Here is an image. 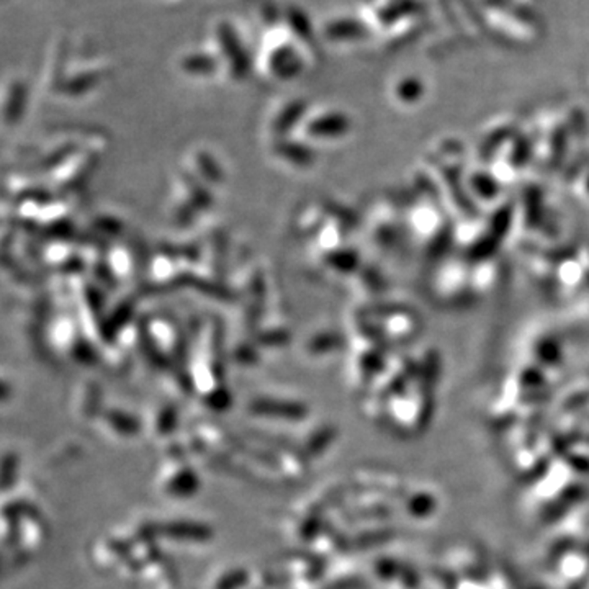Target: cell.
<instances>
[{"label": "cell", "instance_id": "6da1fadb", "mask_svg": "<svg viewBox=\"0 0 589 589\" xmlns=\"http://www.w3.org/2000/svg\"><path fill=\"white\" fill-rule=\"evenodd\" d=\"M314 61L302 43L286 32L282 20L277 27L270 28L260 36L256 64L260 74L272 82H292L302 77L308 64Z\"/></svg>", "mask_w": 589, "mask_h": 589}, {"label": "cell", "instance_id": "7a4b0ae2", "mask_svg": "<svg viewBox=\"0 0 589 589\" xmlns=\"http://www.w3.org/2000/svg\"><path fill=\"white\" fill-rule=\"evenodd\" d=\"M208 48L222 64L223 79L241 81L249 71V51L242 40L240 28L226 18H216L208 28Z\"/></svg>", "mask_w": 589, "mask_h": 589}, {"label": "cell", "instance_id": "3957f363", "mask_svg": "<svg viewBox=\"0 0 589 589\" xmlns=\"http://www.w3.org/2000/svg\"><path fill=\"white\" fill-rule=\"evenodd\" d=\"M177 69L182 76L195 81H212L213 77H223L222 64L208 46L180 54Z\"/></svg>", "mask_w": 589, "mask_h": 589}, {"label": "cell", "instance_id": "277c9868", "mask_svg": "<svg viewBox=\"0 0 589 589\" xmlns=\"http://www.w3.org/2000/svg\"><path fill=\"white\" fill-rule=\"evenodd\" d=\"M344 116L336 115L334 112H320L313 118H304L298 125L300 134L304 133V141L308 140H324V138H336L344 134Z\"/></svg>", "mask_w": 589, "mask_h": 589}, {"label": "cell", "instance_id": "5b68a950", "mask_svg": "<svg viewBox=\"0 0 589 589\" xmlns=\"http://www.w3.org/2000/svg\"><path fill=\"white\" fill-rule=\"evenodd\" d=\"M304 102L302 98H284L268 113L267 130L276 136V133L284 131L286 128L300 125L304 120Z\"/></svg>", "mask_w": 589, "mask_h": 589}, {"label": "cell", "instance_id": "8992f818", "mask_svg": "<svg viewBox=\"0 0 589 589\" xmlns=\"http://www.w3.org/2000/svg\"><path fill=\"white\" fill-rule=\"evenodd\" d=\"M23 100H25V87L22 81H12L5 86L4 92V116L5 123H15L20 120V112L23 110Z\"/></svg>", "mask_w": 589, "mask_h": 589}, {"label": "cell", "instance_id": "52a82bcc", "mask_svg": "<svg viewBox=\"0 0 589 589\" xmlns=\"http://www.w3.org/2000/svg\"><path fill=\"white\" fill-rule=\"evenodd\" d=\"M176 472L177 474L174 475L172 478L170 476L166 478V488H168L170 494H187L190 491L195 490L196 486H198L195 475L192 474L187 468H179Z\"/></svg>", "mask_w": 589, "mask_h": 589}]
</instances>
